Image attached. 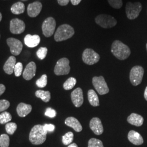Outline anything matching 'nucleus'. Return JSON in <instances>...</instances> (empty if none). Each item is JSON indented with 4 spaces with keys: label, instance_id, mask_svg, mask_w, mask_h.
<instances>
[{
    "label": "nucleus",
    "instance_id": "obj_1",
    "mask_svg": "<svg viewBox=\"0 0 147 147\" xmlns=\"http://www.w3.org/2000/svg\"><path fill=\"white\" fill-rule=\"evenodd\" d=\"M47 134L43 125H36L32 127L30 131L29 140L33 144L40 145L45 141Z\"/></svg>",
    "mask_w": 147,
    "mask_h": 147
},
{
    "label": "nucleus",
    "instance_id": "obj_2",
    "mask_svg": "<svg viewBox=\"0 0 147 147\" xmlns=\"http://www.w3.org/2000/svg\"><path fill=\"white\" fill-rule=\"evenodd\" d=\"M111 52L116 58L119 60L126 59L131 54V51L129 47L118 40L112 43Z\"/></svg>",
    "mask_w": 147,
    "mask_h": 147
},
{
    "label": "nucleus",
    "instance_id": "obj_3",
    "mask_svg": "<svg viewBox=\"0 0 147 147\" xmlns=\"http://www.w3.org/2000/svg\"><path fill=\"white\" fill-rule=\"evenodd\" d=\"M75 34L73 27L68 24H63L58 27L55 34L54 38L56 42H62L71 38Z\"/></svg>",
    "mask_w": 147,
    "mask_h": 147
},
{
    "label": "nucleus",
    "instance_id": "obj_4",
    "mask_svg": "<svg viewBox=\"0 0 147 147\" xmlns=\"http://www.w3.org/2000/svg\"><path fill=\"white\" fill-rule=\"evenodd\" d=\"M95 20L98 25L104 28H110L115 27L117 23L114 17L107 14L99 15L95 18Z\"/></svg>",
    "mask_w": 147,
    "mask_h": 147
},
{
    "label": "nucleus",
    "instance_id": "obj_5",
    "mask_svg": "<svg viewBox=\"0 0 147 147\" xmlns=\"http://www.w3.org/2000/svg\"><path fill=\"white\" fill-rule=\"evenodd\" d=\"M142 6L140 2H127L125 7L127 18L130 20L136 19L142 11Z\"/></svg>",
    "mask_w": 147,
    "mask_h": 147
},
{
    "label": "nucleus",
    "instance_id": "obj_6",
    "mask_svg": "<svg viewBox=\"0 0 147 147\" xmlns=\"http://www.w3.org/2000/svg\"><path fill=\"white\" fill-rule=\"evenodd\" d=\"M144 73V69L140 65L135 66L131 69L130 73V80L132 85L136 86L141 83Z\"/></svg>",
    "mask_w": 147,
    "mask_h": 147
},
{
    "label": "nucleus",
    "instance_id": "obj_7",
    "mask_svg": "<svg viewBox=\"0 0 147 147\" xmlns=\"http://www.w3.org/2000/svg\"><path fill=\"white\" fill-rule=\"evenodd\" d=\"M69 63L68 58H62L59 59L55 67V74L58 76L68 74L70 70Z\"/></svg>",
    "mask_w": 147,
    "mask_h": 147
},
{
    "label": "nucleus",
    "instance_id": "obj_8",
    "mask_svg": "<svg viewBox=\"0 0 147 147\" xmlns=\"http://www.w3.org/2000/svg\"><path fill=\"white\" fill-rule=\"evenodd\" d=\"M100 56L92 49H85L82 53V61L88 65H93L100 60Z\"/></svg>",
    "mask_w": 147,
    "mask_h": 147
},
{
    "label": "nucleus",
    "instance_id": "obj_9",
    "mask_svg": "<svg viewBox=\"0 0 147 147\" xmlns=\"http://www.w3.org/2000/svg\"><path fill=\"white\" fill-rule=\"evenodd\" d=\"M92 83L95 89L99 94H106L109 92V88L103 76H95L92 80Z\"/></svg>",
    "mask_w": 147,
    "mask_h": 147
},
{
    "label": "nucleus",
    "instance_id": "obj_10",
    "mask_svg": "<svg viewBox=\"0 0 147 147\" xmlns=\"http://www.w3.org/2000/svg\"><path fill=\"white\" fill-rule=\"evenodd\" d=\"M56 22L53 17L47 18L42 23V31L43 34L46 37L52 36L56 28Z\"/></svg>",
    "mask_w": 147,
    "mask_h": 147
},
{
    "label": "nucleus",
    "instance_id": "obj_11",
    "mask_svg": "<svg viewBox=\"0 0 147 147\" xmlns=\"http://www.w3.org/2000/svg\"><path fill=\"white\" fill-rule=\"evenodd\" d=\"M7 42L10 47L11 53L13 55L18 56L21 53L23 45L19 40L14 38H9L7 39Z\"/></svg>",
    "mask_w": 147,
    "mask_h": 147
},
{
    "label": "nucleus",
    "instance_id": "obj_12",
    "mask_svg": "<svg viewBox=\"0 0 147 147\" xmlns=\"http://www.w3.org/2000/svg\"><path fill=\"white\" fill-rule=\"evenodd\" d=\"M25 22L17 18L12 19L10 22V31L13 34H21L25 31Z\"/></svg>",
    "mask_w": 147,
    "mask_h": 147
},
{
    "label": "nucleus",
    "instance_id": "obj_13",
    "mask_svg": "<svg viewBox=\"0 0 147 147\" xmlns=\"http://www.w3.org/2000/svg\"><path fill=\"white\" fill-rule=\"evenodd\" d=\"M71 98L75 107H81L84 103V95L82 89L81 88H77L75 89L71 94Z\"/></svg>",
    "mask_w": 147,
    "mask_h": 147
},
{
    "label": "nucleus",
    "instance_id": "obj_14",
    "mask_svg": "<svg viewBox=\"0 0 147 147\" xmlns=\"http://www.w3.org/2000/svg\"><path fill=\"white\" fill-rule=\"evenodd\" d=\"M89 127L92 131L96 135H100L104 132V128L101 121L99 118H93L90 121Z\"/></svg>",
    "mask_w": 147,
    "mask_h": 147
},
{
    "label": "nucleus",
    "instance_id": "obj_15",
    "mask_svg": "<svg viewBox=\"0 0 147 147\" xmlns=\"http://www.w3.org/2000/svg\"><path fill=\"white\" fill-rule=\"evenodd\" d=\"M42 9V4L40 2H34L29 4L27 7V13L29 16L35 18L39 14Z\"/></svg>",
    "mask_w": 147,
    "mask_h": 147
},
{
    "label": "nucleus",
    "instance_id": "obj_16",
    "mask_svg": "<svg viewBox=\"0 0 147 147\" xmlns=\"http://www.w3.org/2000/svg\"><path fill=\"white\" fill-rule=\"evenodd\" d=\"M36 64L34 62L28 63L23 72V78L26 80H31L36 75Z\"/></svg>",
    "mask_w": 147,
    "mask_h": 147
},
{
    "label": "nucleus",
    "instance_id": "obj_17",
    "mask_svg": "<svg viewBox=\"0 0 147 147\" xmlns=\"http://www.w3.org/2000/svg\"><path fill=\"white\" fill-rule=\"evenodd\" d=\"M127 138L130 142L134 145L140 146L143 143V138L142 136L137 132L131 130L128 133Z\"/></svg>",
    "mask_w": 147,
    "mask_h": 147
},
{
    "label": "nucleus",
    "instance_id": "obj_18",
    "mask_svg": "<svg viewBox=\"0 0 147 147\" xmlns=\"http://www.w3.org/2000/svg\"><path fill=\"white\" fill-rule=\"evenodd\" d=\"M65 124L67 126L73 128L76 132H79L82 130V126L80 121L76 118L73 117L67 118L65 121Z\"/></svg>",
    "mask_w": 147,
    "mask_h": 147
},
{
    "label": "nucleus",
    "instance_id": "obj_19",
    "mask_svg": "<svg viewBox=\"0 0 147 147\" xmlns=\"http://www.w3.org/2000/svg\"><path fill=\"white\" fill-rule=\"evenodd\" d=\"M40 42V38L38 35L32 36L27 34L25 37L24 42L25 45L29 47H37Z\"/></svg>",
    "mask_w": 147,
    "mask_h": 147
},
{
    "label": "nucleus",
    "instance_id": "obj_20",
    "mask_svg": "<svg viewBox=\"0 0 147 147\" xmlns=\"http://www.w3.org/2000/svg\"><path fill=\"white\" fill-rule=\"evenodd\" d=\"M129 123L136 126H142L144 122V119L142 116L136 113H131L127 118Z\"/></svg>",
    "mask_w": 147,
    "mask_h": 147
},
{
    "label": "nucleus",
    "instance_id": "obj_21",
    "mask_svg": "<svg viewBox=\"0 0 147 147\" xmlns=\"http://www.w3.org/2000/svg\"><path fill=\"white\" fill-rule=\"evenodd\" d=\"M31 105L23 102L20 103L16 108L17 113L18 115L21 117H25L27 116L31 112Z\"/></svg>",
    "mask_w": 147,
    "mask_h": 147
},
{
    "label": "nucleus",
    "instance_id": "obj_22",
    "mask_svg": "<svg viewBox=\"0 0 147 147\" xmlns=\"http://www.w3.org/2000/svg\"><path fill=\"white\" fill-rule=\"evenodd\" d=\"M16 64V57L14 56L9 57L3 66V69L5 73L8 75L13 74Z\"/></svg>",
    "mask_w": 147,
    "mask_h": 147
},
{
    "label": "nucleus",
    "instance_id": "obj_23",
    "mask_svg": "<svg viewBox=\"0 0 147 147\" xmlns=\"http://www.w3.org/2000/svg\"><path fill=\"white\" fill-rule=\"evenodd\" d=\"M88 99L90 104L92 106L96 107L99 106V99L98 95L93 89H90L88 92Z\"/></svg>",
    "mask_w": 147,
    "mask_h": 147
},
{
    "label": "nucleus",
    "instance_id": "obj_24",
    "mask_svg": "<svg viewBox=\"0 0 147 147\" xmlns=\"http://www.w3.org/2000/svg\"><path fill=\"white\" fill-rule=\"evenodd\" d=\"M11 9V12L16 15L22 14L25 11V5L23 3L18 2L13 5Z\"/></svg>",
    "mask_w": 147,
    "mask_h": 147
},
{
    "label": "nucleus",
    "instance_id": "obj_25",
    "mask_svg": "<svg viewBox=\"0 0 147 147\" xmlns=\"http://www.w3.org/2000/svg\"><path fill=\"white\" fill-rule=\"evenodd\" d=\"M35 94L37 98H40L44 102H49L51 99V94L49 91L38 90L36 92Z\"/></svg>",
    "mask_w": 147,
    "mask_h": 147
},
{
    "label": "nucleus",
    "instance_id": "obj_26",
    "mask_svg": "<svg viewBox=\"0 0 147 147\" xmlns=\"http://www.w3.org/2000/svg\"><path fill=\"white\" fill-rule=\"evenodd\" d=\"M76 84V80L75 78L71 77L69 78L63 84V88L65 90H68L72 89Z\"/></svg>",
    "mask_w": 147,
    "mask_h": 147
},
{
    "label": "nucleus",
    "instance_id": "obj_27",
    "mask_svg": "<svg viewBox=\"0 0 147 147\" xmlns=\"http://www.w3.org/2000/svg\"><path fill=\"white\" fill-rule=\"evenodd\" d=\"M73 139V133L72 132H68L62 137V143L64 145H69L72 143Z\"/></svg>",
    "mask_w": 147,
    "mask_h": 147
},
{
    "label": "nucleus",
    "instance_id": "obj_28",
    "mask_svg": "<svg viewBox=\"0 0 147 147\" xmlns=\"http://www.w3.org/2000/svg\"><path fill=\"white\" fill-rule=\"evenodd\" d=\"M11 116L8 112H4L0 115V123L4 124L11 120Z\"/></svg>",
    "mask_w": 147,
    "mask_h": 147
},
{
    "label": "nucleus",
    "instance_id": "obj_29",
    "mask_svg": "<svg viewBox=\"0 0 147 147\" xmlns=\"http://www.w3.org/2000/svg\"><path fill=\"white\" fill-rule=\"evenodd\" d=\"M9 146V137L6 134L0 136V147H8Z\"/></svg>",
    "mask_w": 147,
    "mask_h": 147
},
{
    "label": "nucleus",
    "instance_id": "obj_30",
    "mask_svg": "<svg viewBox=\"0 0 147 147\" xmlns=\"http://www.w3.org/2000/svg\"><path fill=\"white\" fill-rule=\"evenodd\" d=\"M88 147H104V145L101 141L95 138H92L88 141Z\"/></svg>",
    "mask_w": 147,
    "mask_h": 147
},
{
    "label": "nucleus",
    "instance_id": "obj_31",
    "mask_svg": "<svg viewBox=\"0 0 147 147\" xmlns=\"http://www.w3.org/2000/svg\"><path fill=\"white\" fill-rule=\"evenodd\" d=\"M16 129H17V125L15 123H13V122L8 123L5 125L6 132L9 135L14 134Z\"/></svg>",
    "mask_w": 147,
    "mask_h": 147
},
{
    "label": "nucleus",
    "instance_id": "obj_32",
    "mask_svg": "<svg viewBox=\"0 0 147 147\" xmlns=\"http://www.w3.org/2000/svg\"><path fill=\"white\" fill-rule=\"evenodd\" d=\"M47 82V75L45 74L42 75L40 79L37 80L36 81V84L37 86L39 88H44L45 87Z\"/></svg>",
    "mask_w": 147,
    "mask_h": 147
},
{
    "label": "nucleus",
    "instance_id": "obj_33",
    "mask_svg": "<svg viewBox=\"0 0 147 147\" xmlns=\"http://www.w3.org/2000/svg\"><path fill=\"white\" fill-rule=\"evenodd\" d=\"M47 53V47H40L37 51V55L40 59L42 60L46 57Z\"/></svg>",
    "mask_w": 147,
    "mask_h": 147
},
{
    "label": "nucleus",
    "instance_id": "obj_34",
    "mask_svg": "<svg viewBox=\"0 0 147 147\" xmlns=\"http://www.w3.org/2000/svg\"><path fill=\"white\" fill-rule=\"evenodd\" d=\"M109 5L113 8L120 9L123 5L122 0H107Z\"/></svg>",
    "mask_w": 147,
    "mask_h": 147
},
{
    "label": "nucleus",
    "instance_id": "obj_35",
    "mask_svg": "<svg viewBox=\"0 0 147 147\" xmlns=\"http://www.w3.org/2000/svg\"><path fill=\"white\" fill-rule=\"evenodd\" d=\"M22 69H23V65L22 63L18 62L16 64L14 71L16 77H19L21 75L22 72Z\"/></svg>",
    "mask_w": 147,
    "mask_h": 147
},
{
    "label": "nucleus",
    "instance_id": "obj_36",
    "mask_svg": "<svg viewBox=\"0 0 147 147\" xmlns=\"http://www.w3.org/2000/svg\"><path fill=\"white\" fill-rule=\"evenodd\" d=\"M10 106V103L8 100H0V112L8 109Z\"/></svg>",
    "mask_w": 147,
    "mask_h": 147
},
{
    "label": "nucleus",
    "instance_id": "obj_37",
    "mask_svg": "<svg viewBox=\"0 0 147 147\" xmlns=\"http://www.w3.org/2000/svg\"><path fill=\"white\" fill-rule=\"evenodd\" d=\"M56 111L51 107H49L45 112V115L50 118H54L56 116Z\"/></svg>",
    "mask_w": 147,
    "mask_h": 147
},
{
    "label": "nucleus",
    "instance_id": "obj_38",
    "mask_svg": "<svg viewBox=\"0 0 147 147\" xmlns=\"http://www.w3.org/2000/svg\"><path fill=\"white\" fill-rule=\"evenodd\" d=\"M44 129L47 132H53L55 130V126L53 124H45L44 125Z\"/></svg>",
    "mask_w": 147,
    "mask_h": 147
},
{
    "label": "nucleus",
    "instance_id": "obj_39",
    "mask_svg": "<svg viewBox=\"0 0 147 147\" xmlns=\"http://www.w3.org/2000/svg\"><path fill=\"white\" fill-rule=\"evenodd\" d=\"M70 0H57L58 4L62 6L67 5L69 3Z\"/></svg>",
    "mask_w": 147,
    "mask_h": 147
},
{
    "label": "nucleus",
    "instance_id": "obj_40",
    "mask_svg": "<svg viewBox=\"0 0 147 147\" xmlns=\"http://www.w3.org/2000/svg\"><path fill=\"white\" fill-rule=\"evenodd\" d=\"M5 86L3 84H0V95H1L5 92Z\"/></svg>",
    "mask_w": 147,
    "mask_h": 147
},
{
    "label": "nucleus",
    "instance_id": "obj_41",
    "mask_svg": "<svg viewBox=\"0 0 147 147\" xmlns=\"http://www.w3.org/2000/svg\"><path fill=\"white\" fill-rule=\"evenodd\" d=\"M82 0H70L72 5H78Z\"/></svg>",
    "mask_w": 147,
    "mask_h": 147
},
{
    "label": "nucleus",
    "instance_id": "obj_42",
    "mask_svg": "<svg viewBox=\"0 0 147 147\" xmlns=\"http://www.w3.org/2000/svg\"><path fill=\"white\" fill-rule=\"evenodd\" d=\"M68 147H78V146L75 143H71L70 144H69Z\"/></svg>",
    "mask_w": 147,
    "mask_h": 147
},
{
    "label": "nucleus",
    "instance_id": "obj_43",
    "mask_svg": "<svg viewBox=\"0 0 147 147\" xmlns=\"http://www.w3.org/2000/svg\"><path fill=\"white\" fill-rule=\"evenodd\" d=\"M144 96L145 99L147 101V87L146 88L145 91H144Z\"/></svg>",
    "mask_w": 147,
    "mask_h": 147
},
{
    "label": "nucleus",
    "instance_id": "obj_44",
    "mask_svg": "<svg viewBox=\"0 0 147 147\" xmlns=\"http://www.w3.org/2000/svg\"><path fill=\"white\" fill-rule=\"evenodd\" d=\"M2 18V14L0 13V21H1Z\"/></svg>",
    "mask_w": 147,
    "mask_h": 147
},
{
    "label": "nucleus",
    "instance_id": "obj_45",
    "mask_svg": "<svg viewBox=\"0 0 147 147\" xmlns=\"http://www.w3.org/2000/svg\"><path fill=\"white\" fill-rule=\"evenodd\" d=\"M146 47H147V45H146Z\"/></svg>",
    "mask_w": 147,
    "mask_h": 147
}]
</instances>
